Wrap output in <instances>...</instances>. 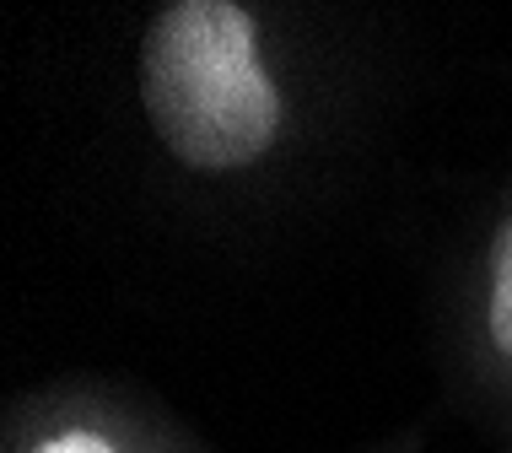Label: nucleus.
<instances>
[{
    "label": "nucleus",
    "mask_w": 512,
    "mask_h": 453,
    "mask_svg": "<svg viewBox=\"0 0 512 453\" xmlns=\"http://www.w3.org/2000/svg\"><path fill=\"white\" fill-rule=\"evenodd\" d=\"M135 98L162 157L195 178H248L302 119L281 33L243 0H168L141 27Z\"/></svg>",
    "instance_id": "f257e3e1"
},
{
    "label": "nucleus",
    "mask_w": 512,
    "mask_h": 453,
    "mask_svg": "<svg viewBox=\"0 0 512 453\" xmlns=\"http://www.w3.org/2000/svg\"><path fill=\"white\" fill-rule=\"evenodd\" d=\"M0 453H205L173 416L108 383L60 378L17 394L0 427Z\"/></svg>",
    "instance_id": "f03ea898"
},
{
    "label": "nucleus",
    "mask_w": 512,
    "mask_h": 453,
    "mask_svg": "<svg viewBox=\"0 0 512 453\" xmlns=\"http://www.w3.org/2000/svg\"><path fill=\"white\" fill-rule=\"evenodd\" d=\"M464 362L486 405L512 427V184L464 281Z\"/></svg>",
    "instance_id": "7ed1b4c3"
}]
</instances>
